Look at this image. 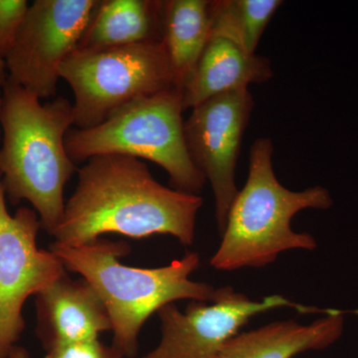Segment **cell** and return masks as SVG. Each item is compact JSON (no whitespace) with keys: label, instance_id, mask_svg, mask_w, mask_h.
Masks as SVG:
<instances>
[{"label":"cell","instance_id":"cell-1","mask_svg":"<svg viewBox=\"0 0 358 358\" xmlns=\"http://www.w3.org/2000/svg\"><path fill=\"white\" fill-rule=\"evenodd\" d=\"M77 173L76 189L52 235L59 243L81 246L108 233L133 239L171 235L185 246L194 242L203 199L162 185L143 160L96 155Z\"/></svg>","mask_w":358,"mask_h":358},{"label":"cell","instance_id":"cell-2","mask_svg":"<svg viewBox=\"0 0 358 358\" xmlns=\"http://www.w3.org/2000/svg\"><path fill=\"white\" fill-rule=\"evenodd\" d=\"M74 122L67 99L42 103L9 79L2 88L0 178L6 199L29 202L51 236L64 214L65 186L78 171L65 145Z\"/></svg>","mask_w":358,"mask_h":358},{"label":"cell","instance_id":"cell-3","mask_svg":"<svg viewBox=\"0 0 358 358\" xmlns=\"http://www.w3.org/2000/svg\"><path fill=\"white\" fill-rule=\"evenodd\" d=\"M50 251L66 270L82 275L101 296L112 322V345L124 358L136 357L141 327L160 308L180 300L207 303L215 294L211 285L189 279L201 263L196 252L164 267L143 268L120 262L131 252L124 241L98 238L75 247L55 241Z\"/></svg>","mask_w":358,"mask_h":358},{"label":"cell","instance_id":"cell-4","mask_svg":"<svg viewBox=\"0 0 358 358\" xmlns=\"http://www.w3.org/2000/svg\"><path fill=\"white\" fill-rule=\"evenodd\" d=\"M273 154L271 138H258L252 145L248 178L231 206L222 241L210 259L215 270L263 268L282 252L317 247L313 235L294 232L291 221L305 209L331 208L333 197L322 186L303 192L282 186L273 169Z\"/></svg>","mask_w":358,"mask_h":358},{"label":"cell","instance_id":"cell-5","mask_svg":"<svg viewBox=\"0 0 358 358\" xmlns=\"http://www.w3.org/2000/svg\"><path fill=\"white\" fill-rule=\"evenodd\" d=\"M182 91L176 87L131 103L91 129H71L68 155L82 164L101 155L150 160L169 176L171 188L199 195L206 179L193 164L185 138Z\"/></svg>","mask_w":358,"mask_h":358},{"label":"cell","instance_id":"cell-6","mask_svg":"<svg viewBox=\"0 0 358 358\" xmlns=\"http://www.w3.org/2000/svg\"><path fill=\"white\" fill-rule=\"evenodd\" d=\"M74 94L77 129L95 128L141 99L174 87L162 41L78 49L60 70Z\"/></svg>","mask_w":358,"mask_h":358},{"label":"cell","instance_id":"cell-7","mask_svg":"<svg viewBox=\"0 0 358 358\" xmlns=\"http://www.w3.org/2000/svg\"><path fill=\"white\" fill-rule=\"evenodd\" d=\"M99 0H35L6 59L8 79L40 99L57 93L60 70L79 48Z\"/></svg>","mask_w":358,"mask_h":358},{"label":"cell","instance_id":"cell-8","mask_svg":"<svg viewBox=\"0 0 358 358\" xmlns=\"http://www.w3.org/2000/svg\"><path fill=\"white\" fill-rule=\"evenodd\" d=\"M38 214L21 207L9 213L0 178V358H7L24 331L23 307L67 273L50 250L39 249Z\"/></svg>","mask_w":358,"mask_h":358},{"label":"cell","instance_id":"cell-9","mask_svg":"<svg viewBox=\"0 0 358 358\" xmlns=\"http://www.w3.org/2000/svg\"><path fill=\"white\" fill-rule=\"evenodd\" d=\"M211 305L192 301L185 313L174 303L157 310L162 324V341L141 358H216L226 341L259 313L291 308L301 313H329L331 308L298 305L280 296L253 301L227 286L216 289Z\"/></svg>","mask_w":358,"mask_h":358},{"label":"cell","instance_id":"cell-10","mask_svg":"<svg viewBox=\"0 0 358 358\" xmlns=\"http://www.w3.org/2000/svg\"><path fill=\"white\" fill-rule=\"evenodd\" d=\"M254 107L255 102L248 88L235 90L195 106L185 121L188 155L210 183L220 234L239 192L235 171Z\"/></svg>","mask_w":358,"mask_h":358},{"label":"cell","instance_id":"cell-11","mask_svg":"<svg viewBox=\"0 0 358 358\" xmlns=\"http://www.w3.org/2000/svg\"><path fill=\"white\" fill-rule=\"evenodd\" d=\"M36 334L45 350L112 331L102 299L90 282L67 273L35 296Z\"/></svg>","mask_w":358,"mask_h":358},{"label":"cell","instance_id":"cell-12","mask_svg":"<svg viewBox=\"0 0 358 358\" xmlns=\"http://www.w3.org/2000/svg\"><path fill=\"white\" fill-rule=\"evenodd\" d=\"M345 313L334 310L310 324L279 320L226 341L216 358H293L334 345L345 331Z\"/></svg>","mask_w":358,"mask_h":358},{"label":"cell","instance_id":"cell-13","mask_svg":"<svg viewBox=\"0 0 358 358\" xmlns=\"http://www.w3.org/2000/svg\"><path fill=\"white\" fill-rule=\"evenodd\" d=\"M273 75L270 59L246 53L229 40L211 37L182 90L183 107L192 109L212 96L266 83Z\"/></svg>","mask_w":358,"mask_h":358},{"label":"cell","instance_id":"cell-14","mask_svg":"<svg viewBox=\"0 0 358 358\" xmlns=\"http://www.w3.org/2000/svg\"><path fill=\"white\" fill-rule=\"evenodd\" d=\"M215 0L162 1V39L173 85L181 90L192 78L211 38Z\"/></svg>","mask_w":358,"mask_h":358},{"label":"cell","instance_id":"cell-15","mask_svg":"<svg viewBox=\"0 0 358 358\" xmlns=\"http://www.w3.org/2000/svg\"><path fill=\"white\" fill-rule=\"evenodd\" d=\"M162 0H99L78 49L162 41Z\"/></svg>","mask_w":358,"mask_h":358},{"label":"cell","instance_id":"cell-16","mask_svg":"<svg viewBox=\"0 0 358 358\" xmlns=\"http://www.w3.org/2000/svg\"><path fill=\"white\" fill-rule=\"evenodd\" d=\"M281 0H215L211 37L236 44L248 54H256L264 32L281 7Z\"/></svg>","mask_w":358,"mask_h":358},{"label":"cell","instance_id":"cell-17","mask_svg":"<svg viewBox=\"0 0 358 358\" xmlns=\"http://www.w3.org/2000/svg\"><path fill=\"white\" fill-rule=\"evenodd\" d=\"M27 0H0V59L6 61L17 41L28 9Z\"/></svg>","mask_w":358,"mask_h":358},{"label":"cell","instance_id":"cell-18","mask_svg":"<svg viewBox=\"0 0 358 358\" xmlns=\"http://www.w3.org/2000/svg\"><path fill=\"white\" fill-rule=\"evenodd\" d=\"M44 358H124L113 345H106L99 338L74 341L53 346Z\"/></svg>","mask_w":358,"mask_h":358},{"label":"cell","instance_id":"cell-19","mask_svg":"<svg viewBox=\"0 0 358 358\" xmlns=\"http://www.w3.org/2000/svg\"><path fill=\"white\" fill-rule=\"evenodd\" d=\"M7 358H30V355L27 350H26L24 348H22V346L15 345L13 350H11V352H9Z\"/></svg>","mask_w":358,"mask_h":358},{"label":"cell","instance_id":"cell-20","mask_svg":"<svg viewBox=\"0 0 358 358\" xmlns=\"http://www.w3.org/2000/svg\"><path fill=\"white\" fill-rule=\"evenodd\" d=\"M8 80V73H7L6 61L0 59V89L3 88Z\"/></svg>","mask_w":358,"mask_h":358},{"label":"cell","instance_id":"cell-21","mask_svg":"<svg viewBox=\"0 0 358 358\" xmlns=\"http://www.w3.org/2000/svg\"><path fill=\"white\" fill-rule=\"evenodd\" d=\"M2 109V89H0V115ZM0 138H1V127H0Z\"/></svg>","mask_w":358,"mask_h":358}]
</instances>
